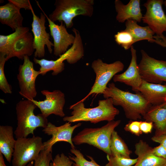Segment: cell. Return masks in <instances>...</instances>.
I'll use <instances>...</instances> for the list:
<instances>
[{"mask_svg": "<svg viewBox=\"0 0 166 166\" xmlns=\"http://www.w3.org/2000/svg\"><path fill=\"white\" fill-rule=\"evenodd\" d=\"M102 94L105 99L111 98L114 105L121 106L126 117L131 120L141 119L152 106L140 92L123 91L113 83L108 84Z\"/></svg>", "mask_w": 166, "mask_h": 166, "instance_id": "1", "label": "cell"}, {"mask_svg": "<svg viewBox=\"0 0 166 166\" xmlns=\"http://www.w3.org/2000/svg\"><path fill=\"white\" fill-rule=\"evenodd\" d=\"M98 105L95 107L87 108L84 102L80 101L70 106L69 109L72 110L71 116L65 117L63 120L70 123L85 121L96 124L114 120L119 113V110L114 106L111 98L99 100Z\"/></svg>", "mask_w": 166, "mask_h": 166, "instance_id": "2", "label": "cell"}, {"mask_svg": "<svg viewBox=\"0 0 166 166\" xmlns=\"http://www.w3.org/2000/svg\"><path fill=\"white\" fill-rule=\"evenodd\" d=\"M93 0H56L55 8L50 14L49 19L55 22H62L66 28L73 25V20L78 15L91 17L93 14Z\"/></svg>", "mask_w": 166, "mask_h": 166, "instance_id": "3", "label": "cell"}, {"mask_svg": "<svg viewBox=\"0 0 166 166\" xmlns=\"http://www.w3.org/2000/svg\"><path fill=\"white\" fill-rule=\"evenodd\" d=\"M37 107L30 100H21L16 104V113L17 126L14 132L15 137H27L29 134L34 135L37 128H44L48 123L47 119L42 113L35 115L34 111Z\"/></svg>", "mask_w": 166, "mask_h": 166, "instance_id": "4", "label": "cell"}, {"mask_svg": "<svg viewBox=\"0 0 166 166\" xmlns=\"http://www.w3.org/2000/svg\"><path fill=\"white\" fill-rule=\"evenodd\" d=\"M120 120L108 122L105 125L97 128H85L72 138L74 144H87L98 148L112 156L110 149L111 136L115 128L121 123Z\"/></svg>", "mask_w": 166, "mask_h": 166, "instance_id": "5", "label": "cell"}, {"mask_svg": "<svg viewBox=\"0 0 166 166\" xmlns=\"http://www.w3.org/2000/svg\"><path fill=\"white\" fill-rule=\"evenodd\" d=\"M72 31L75 36V40L71 47L64 53L55 60H49L45 59H38L34 57L33 61L35 64L40 66L39 71L40 74L45 75L47 72L53 71L52 75L56 76L62 72L65 69L64 61L66 60L70 64L77 63L84 55L83 43L79 31L76 28Z\"/></svg>", "mask_w": 166, "mask_h": 166, "instance_id": "6", "label": "cell"}, {"mask_svg": "<svg viewBox=\"0 0 166 166\" xmlns=\"http://www.w3.org/2000/svg\"><path fill=\"white\" fill-rule=\"evenodd\" d=\"M124 66L120 61L110 64L104 62L99 58L93 61L91 67L96 75L95 82L89 93L80 101L84 102L92 94H103L109 81L117 73L122 71Z\"/></svg>", "mask_w": 166, "mask_h": 166, "instance_id": "7", "label": "cell"}, {"mask_svg": "<svg viewBox=\"0 0 166 166\" xmlns=\"http://www.w3.org/2000/svg\"><path fill=\"white\" fill-rule=\"evenodd\" d=\"M44 148L41 137L34 135L30 138L17 139L12 160V166H26L34 161Z\"/></svg>", "mask_w": 166, "mask_h": 166, "instance_id": "8", "label": "cell"}, {"mask_svg": "<svg viewBox=\"0 0 166 166\" xmlns=\"http://www.w3.org/2000/svg\"><path fill=\"white\" fill-rule=\"evenodd\" d=\"M36 2L38 5L43 11V13H40V17L38 16L35 14L31 6L30 10L33 15L31 26L34 37L33 46L34 49L35 50L34 53L35 57L42 58L45 55V46H46L49 53H51L53 51L52 47L54 45L53 43L50 40V34L48 33L46 30V16L38 2L36 1Z\"/></svg>", "mask_w": 166, "mask_h": 166, "instance_id": "9", "label": "cell"}, {"mask_svg": "<svg viewBox=\"0 0 166 166\" xmlns=\"http://www.w3.org/2000/svg\"><path fill=\"white\" fill-rule=\"evenodd\" d=\"M140 52L141 58L138 66L142 79L153 84L166 82V61L151 57L143 49Z\"/></svg>", "mask_w": 166, "mask_h": 166, "instance_id": "10", "label": "cell"}, {"mask_svg": "<svg viewBox=\"0 0 166 166\" xmlns=\"http://www.w3.org/2000/svg\"><path fill=\"white\" fill-rule=\"evenodd\" d=\"M17 78L20 91L19 93L26 99L32 100L37 96L35 81L40 72L36 71L34 67L33 63L27 56H26L22 65L19 66Z\"/></svg>", "mask_w": 166, "mask_h": 166, "instance_id": "11", "label": "cell"}, {"mask_svg": "<svg viewBox=\"0 0 166 166\" xmlns=\"http://www.w3.org/2000/svg\"><path fill=\"white\" fill-rule=\"evenodd\" d=\"M163 4V0H148L143 5L146 11L142 20L158 36L166 32V14L162 8Z\"/></svg>", "mask_w": 166, "mask_h": 166, "instance_id": "12", "label": "cell"}, {"mask_svg": "<svg viewBox=\"0 0 166 166\" xmlns=\"http://www.w3.org/2000/svg\"><path fill=\"white\" fill-rule=\"evenodd\" d=\"M41 93L45 96L44 101L30 100L39 109L42 115L46 118L52 114L64 117L65 114L63 108L65 102L64 94L59 90L53 91L43 90Z\"/></svg>", "mask_w": 166, "mask_h": 166, "instance_id": "13", "label": "cell"}, {"mask_svg": "<svg viewBox=\"0 0 166 166\" xmlns=\"http://www.w3.org/2000/svg\"><path fill=\"white\" fill-rule=\"evenodd\" d=\"M68 122L59 126H56L50 122H48L46 126L42 131L49 136H52L50 139L43 142L44 148L52 151L53 145L59 141H64L69 143L71 148L75 147L72 141V135L74 130L80 127L81 123H79L73 126Z\"/></svg>", "mask_w": 166, "mask_h": 166, "instance_id": "14", "label": "cell"}, {"mask_svg": "<svg viewBox=\"0 0 166 166\" xmlns=\"http://www.w3.org/2000/svg\"><path fill=\"white\" fill-rule=\"evenodd\" d=\"M44 13L49 22L50 34L53 39V54L59 57L65 53L69 46L73 44L75 36L68 32L63 22H61L60 25L56 24Z\"/></svg>", "mask_w": 166, "mask_h": 166, "instance_id": "15", "label": "cell"}, {"mask_svg": "<svg viewBox=\"0 0 166 166\" xmlns=\"http://www.w3.org/2000/svg\"><path fill=\"white\" fill-rule=\"evenodd\" d=\"M131 59L129 66L123 73L116 74L113 77L114 82L124 83L131 86L132 90L136 93L142 82L137 64L136 50L132 45L131 47Z\"/></svg>", "mask_w": 166, "mask_h": 166, "instance_id": "16", "label": "cell"}, {"mask_svg": "<svg viewBox=\"0 0 166 166\" xmlns=\"http://www.w3.org/2000/svg\"><path fill=\"white\" fill-rule=\"evenodd\" d=\"M152 148L142 140L137 143L134 152L137 160L134 166H166V158L155 155L152 153Z\"/></svg>", "mask_w": 166, "mask_h": 166, "instance_id": "17", "label": "cell"}, {"mask_svg": "<svg viewBox=\"0 0 166 166\" xmlns=\"http://www.w3.org/2000/svg\"><path fill=\"white\" fill-rule=\"evenodd\" d=\"M140 2V0H130L127 4L124 5L121 1L115 0L114 5L117 21L123 23L128 20H133L140 22L143 18Z\"/></svg>", "mask_w": 166, "mask_h": 166, "instance_id": "18", "label": "cell"}, {"mask_svg": "<svg viewBox=\"0 0 166 166\" xmlns=\"http://www.w3.org/2000/svg\"><path fill=\"white\" fill-rule=\"evenodd\" d=\"M143 117L145 121L153 123L155 136L166 134V102L152 105Z\"/></svg>", "mask_w": 166, "mask_h": 166, "instance_id": "19", "label": "cell"}, {"mask_svg": "<svg viewBox=\"0 0 166 166\" xmlns=\"http://www.w3.org/2000/svg\"><path fill=\"white\" fill-rule=\"evenodd\" d=\"M33 39V36L29 31L20 37L13 44L6 55V61L14 57L23 60L26 56L32 55L34 51Z\"/></svg>", "mask_w": 166, "mask_h": 166, "instance_id": "20", "label": "cell"}, {"mask_svg": "<svg viewBox=\"0 0 166 166\" xmlns=\"http://www.w3.org/2000/svg\"><path fill=\"white\" fill-rule=\"evenodd\" d=\"M138 92H140L151 105L166 102V84L162 85L151 83L143 80Z\"/></svg>", "mask_w": 166, "mask_h": 166, "instance_id": "21", "label": "cell"}, {"mask_svg": "<svg viewBox=\"0 0 166 166\" xmlns=\"http://www.w3.org/2000/svg\"><path fill=\"white\" fill-rule=\"evenodd\" d=\"M23 18L18 9L13 4L8 3L0 6V22L9 26L13 30L22 27Z\"/></svg>", "mask_w": 166, "mask_h": 166, "instance_id": "22", "label": "cell"}, {"mask_svg": "<svg viewBox=\"0 0 166 166\" xmlns=\"http://www.w3.org/2000/svg\"><path fill=\"white\" fill-rule=\"evenodd\" d=\"M13 127L9 125L0 126V152L10 163L16 140L13 136Z\"/></svg>", "mask_w": 166, "mask_h": 166, "instance_id": "23", "label": "cell"}, {"mask_svg": "<svg viewBox=\"0 0 166 166\" xmlns=\"http://www.w3.org/2000/svg\"><path fill=\"white\" fill-rule=\"evenodd\" d=\"M137 22L128 20L125 22V30L132 36L135 43L142 40H147L150 42H155V33L148 26L143 27L139 25Z\"/></svg>", "mask_w": 166, "mask_h": 166, "instance_id": "24", "label": "cell"}, {"mask_svg": "<svg viewBox=\"0 0 166 166\" xmlns=\"http://www.w3.org/2000/svg\"><path fill=\"white\" fill-rule=\"evenodd\" d=\"M110 149L112 156L130 158L132 151L115 130L111 136Z\"/></svg>", "mask_w": 166, "mask_h": 166, "instance_id": "25", "label": "cell"}, {"mask_svg": "<svg viewBox=\"0 0 166 166\" xmlns=\"http://www.w3.org/2000/svg\"><path fill=\"white\" fill-rule=\"evenodd\" d=\"M29 31V28L22 26L17 29L15 31L8 35H0V53L6 56L12 45L20 37Z\"/></svg>", "mask_w": 166, "mask_h": 166, "instance_id": "26", "label": "cell"}, {"mask_svg": "<svg viewBox=\"0 0 166 166\" xmlns=\"http://www.w3.org/2000/svg\"><path fill=\"white\" fill-rule=\"evenodd\" d=\"M70 151L74 156H69V157L78 166H101L90 156H87L90 161L86 159L81 151L76 148H71Z\"/></svg>", "mask_w": 166, "mask_h": 166, "instance_id": "27", "label": "cell"}, {"mask_svg": "<svg viewBox=\"0 0 166 166\" xmlns=\"http://www.w3.org/2000/svg\"><path fill=\"white\" fill-rule=\"evenodd\" d=\"M114 38L117 43L125 50L129 49L135 43L131 34L125 30L118 32L115 35Z\"/></svg>", "mask_w": 166, "mask_h": 166, "instance_id": "28", "label": "cell"}, {"mask_svg": "<svg viewBox=\"0 0 166 166\" xmlns=\"http://www.w3.org/2000/svg\"><path fill=\"white\" fill-rule=\"evenodd\" d=\"M6 61V55L0 53V89L5 93L11 94L12 87L8 83L4 70V66Z\"/></svg>", "mask_w": 166, "mask_h": 166, "instance_id": "29", "label": "cell"}, {"mask_svg": "<svg viewBox=\"0 0 166 166\" xmlns=\"http://www.w3.org/2000/svg\"><path fill=\"white\" fill-rule=\"evenodd\" d=\"M108 163L105 166H132L137 161V158L131 159L119 156H107Z\"/></svg>", "mask_w": 166, "mask_h": 166, "instance_id": "30", "label": "cell"}, {"mask_svg": "<svg viewBox=\"0 0 166 166\" xmlns=\"http://www.w3.org/2000/svg\"><path fill=\"white\" fill-rule=\"evenodd\" d=\"M52 151L44 148L34 161V166H49L50 161L52 160Z\"/></svg>", "mask_w": 166, "mask_h": 166, "instance_id": "31", "label": "cell"}, {"mask_svg": "<svg viewBox=\"0 0 166 166\" xmlns=\"http://www.w3.org/2000/svg\"><path fill=\"white\" fill-rule=\"evenodd\" d=\"M73 162L64 153L57 154L52 160L49 166H72Z\"/></svg>", "mask_w": 166, "mask_h": 166, "instance_id": "32", "label": "cell"}, {"mask_svg": "<svg viewBox=\"0 0 166 166\" xmlns=\"http://www.w3.org/2000/svg\"><path fill=\"white\" fill-rule=\"evenodd\" d=\"M140 121L131 120L125 125L124 129L132 134L140 136L142 133L140 128Z\"/></svg>", "mask_w": 166, "mask_h": 166, "instance_id": "33", "label": "cell"}, {"mask_svg": "<svg viewBox=\"0 0 166 166\" xmlns=\"http://www.w3.org/2000/svg\"><path fill=\"white\" fill-rule=\"evenodd\" d=\"M8 2L15 5L18 9L30 10L32 6L29 0H8Z\"/></svg>", "mask_w": 166, "mask_h": 166, "instance_id": "34", "label": "cell"}, {"mask_svg": "<svg viewBox=\"0 0 166 166\" xmlns=\"http://www.w3.org/2000/svg\"><path fill=\"white\" fill-rule=\"evenodd\" d=\"M153 128V124L152 122L140 121V128L142 133L148 134L151 133Z\"/></svg>", "mask_w": 166, "mask_h": 166, "instance_id": "35", "label": "cell"}, {"mask_svg": "<svg viewBox=\"0 0 166 166\" xmlns=\"http://www.w3.org/2000/svg\"><path fill=\"white\" fill-rule=\"evenodd\" d=\"M152 153L157 156L166 158V148L160 144L152 148Z\"/></svg>", "mask_w": 166, "mask_h": 166, "instance_id": "36", "label": "cell"}, {"mask_svg": "<svg viewBox=\"0 0 166 166\" xmlns=\"http://www.w3.org/2000/svg\"><path fill=\"white\" fill-rule=\"evenodd\" d=\"M152 140L155 142L159 143L166 148V134L158 136H153Z\"/></svg>", "mask_w": 166, "mask_h": 166, "instance_id": "37", "label": "cell"}, {"mask_svg": "<svg viewBox=\"0 0 166 166\" xmlns=\"http://www.w3.org/2000/svg\"><path fill=\"white\" fill-rule=\"evenodd\" d=\"M155 42L157 44L166 48V37L163 34L160 36H155Z\"/></svg>", "mask_w": 166, "mask_h": 166, "instance_id": "38", "label": "cell"}, {"mask_svg": "<svg viewBox=\"0 0 166 166\" xmlns=\"http://www.w3.org/2000/svg\"><path fill=\"white\" fill-rule=\"evenodd\" d=\"M0 166H6L3 157V155L0 152Z\"/></svg>", "mask_w": 166, "mask_h": 166, "instance_id": "39", "label": "cell"}, {"mask_svg": "<svg viewBox=\"0 0 166 166\" xmlns=\"http://www.w3.org/2000/svg\"><path fill=\"white\" fill-rule=\"evenodd\" d=\"M34 164V161H32L28 164L26 166H33Z\"/></svg>", "mask_w": 166, "mask_h": 166, "instance_id": "40", "label": "cell"}, {"mask_svg": "<svg viewBox=\"0 0 166 166\" xmlns=\"http://www.w3.org/2000/svg\"><path fill=\"white\" fill-rule=\"evenodd\" d=\"M164 4L166 8V0L164 1Z\"/></svg>", "mask_w": 166, "mask_h": 166, "instance_id": "41", "label": "cell"}, {"mask_svg": "<svg viewBox=\"0 0 166 166\" xmlns=\"http://www.w3.org/2000/svg\"><path fill=\"white\" fill-rule=\"evenodd\" d=\"M72 166H77V165H76L75 164V163L74 162Z\"/></svg>", "mask_w": 166, "mask_h": 166, "instance_id": "42", "label": "cell"}]
</instances>
